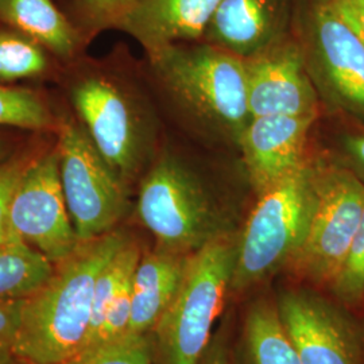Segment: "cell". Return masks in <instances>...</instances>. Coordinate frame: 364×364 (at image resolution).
<instances>
[{"label": "cell", "mask_w": 364, "mask_h": 364, "mask_svg": "<svg viewBox=\"0 0 364 364\" xmlns=\"http://www.w3.org/2000/svg\"><path fill=\"white\" fill-rule=\"evenodd\" d=\"M131 239L112 230L80 242L50 281L27 299L14 353L31 364H60L82 351L91 329L99 274Z\"/></svg>", "instance_id": "6da1fadb"}, {"label": "cell", "mask_w": 364, "mask_h": 364, "mask_svg": "<svg viewBox=\"0 0 364 364\" xmlns=\"http://www.w3.org/2000/svg\"><path fill=\"white\" fill-rule=\"evenodd\" d=\"M236 257L237 237L231 234L188 255L181 287L153 329L161 364L203 363L212 326L231 289Z\"/></svg>", "instance_id": "7a4b0ae2"}, {"label": "cell", "mask_w": 364, "mask_h": 364, "mask_svg": "<svg viewBox=\"0 0 364 364\" xmlns=\"http://www.w3.org/2000/svg\"><path fill=\"white\" fill-rule=\"evenodd\" d=\"M314 200V168L306 164L260 193L237 237L231 291L243 294L289 267L305 240Z\"/></svg>", "instance_id": "3957f363"}, {"label": "cell", "mask_w": 364, "mask_h": 364, "mask_svg": "<svg viewBox=\"0 0 364 364\" xmlns=\"http://www.w3.org/2000/svg\"><path fill=\"white\" fill-rule=\"evenodd\" d=\"M156 77L186 109L239 139L250 120L246 63L213 45L180 43L149 53Z\"/></svg>", "instance_id": "277c9868"}, {"label": "cell", "mask_w": 364, "mask_h": 364, "mask_svg": "<svg viewBox=\"0 0 364 364\" xmlns=\"http://www.w3.org/2000/svg\"><path fill=\"white\" fill-rule=\"evenodd\" d=\"M136 215L156 248L189 255L230 234L220 209L195 173L174 156H162L141 182Z\"/></svg>", "instance_id": "5b68a950"}, {"label": "cell", "mask_w": 364, "mask_h": 364, "mask_svg": "<svg viewBox=\"0 0 364 364\" xmlns=\"http://www.w3.org/2000/svg\"><path fill=\"white\" fill-rule=\"evenodd\" d=\"M60 180L78 242L115 230L130 205L127 182L97 151L91 138L72 119L58 124Z\"/></svg>", "instance_id": "8992f818"}, {"label": "cell", "mask_w": 364, "mask_h": 364, "mask_svg": "<svg viewBox=\"0 0 364 364\" xmlns=\"http://www.w3.org/2000/svg\"><path fill=\"white\" fill-rule=\"evenodd\" d=\"M312 219L289 264L299 278L317 287L333 282L347 259L364 213V183L343 168H314Z\"/></svg>", "instance_id": "52a82bcc"}, {"label": "cell", "mask_w": 364, "mask_h": 364, "mask_svg": "<svg viewBox=\"0 0 364 364\" xmlns=\"http://www.w3.org/2000/svg\"><path fill=\"white\" fill-rule=\"evenodd\" d=\"M7 237L30 245L54 264L77 247L60 180L57 149L27 162L9 203Z\"/></svg>", "instance_id": "ba28073f"}, {"label": "cell", "mask_w": 364, "mask_h": 364, "mask_svg": "<svg viewBox=\"0 0 364 364\" xmlns=\"http://www.w3.org/2000/svg\"><path fill=\"white\" fill-rule=\"evenodd\" d=\"M277 311L302 364H364V338L338 305L308 287L278 293Z\"/></svg>", "instance_id": "9c48e42d"}, {"label": "cell", "mask_w": 364, "mask_h": 364, "mask_svg": "<svg viewBox=\"0 0 364 364\" xmlns=\"http://www.w3.org/2000/svg\"><path fill=\"white\" fill-rule=\"evenodd\" d=\"M70 100L97 151L127 182L141 168L144 156L142 120L129 96L102 76L80 78Z\"/></svg>", "instance_id": "30bf717a"}, {"label": "cell", "mask_w": 364, "mask_h": 364, "mask_svg": "<svg viewBox=\"0 0 364 364\" xmlns=\"http://www.w3.org/2000/svg\"><path fill=\"white\" fill-rule=\"evenodd\" d=\"M306 37L304 54L313 81L332 105L364 119V45L331 0L313 7Z\"/></svg>", "instance_id": "8fae6325"}, {"label": "cell", "mask_w": 364, "mask_h": 364, "mask_svg": "<svg viewBox=\"0 0 364 364\" xmlns=\"http://www.w3.org/2000/svg\"><path fill=\"white\" fill-rule=\"evenodd\" d=\"M245 63L250 117H316L317 92L297 43L281 41Z\"/></svg>", "instance_id": "7c38bea8"}, {"label": "cell", "mask_w": 364, "mask_h": 364, "mask_svg": "<svg viewBox=\"0 0 364 364\" xmlns=\"http://www.w3.org/2000/svg\"><path fill=\"white\" fill-rule=\"evenodd\" d=\"M314 117H250L237 142L243 151L250 182L258 195L305 165L304 150Z\"/></svg>", "instance_id": "4fadbf2b"}, {"label": "cell", "mask_w": 364, "mask_h": 364, "mask_svg": "<svg viewBox=\"0 0 364 364\" xmlns=\"http://www.w3.org/2000/svg\"><path fill=\"white\" fill-rule=\"evenodd\" d=\"M287 18L285 0H221L204 37L247 60L284 41Z\"/></svg>", "instance_id": "5bb4252c"}, {"label": "cell", "mask_w": 364, "mask_h": 364, "mask_svg": "<svg viewBox=\"0 0 364 364\" xmlns=\"http://www.w3.org/2000/svg\"><path fill=\"white\" fill-rule=\"evenodd\" d=\"M221 0H142L117 28L153 53L205 36Z\"/></svg>", "instance_id": "9a60e30c"}, {"label": "cell", "mask_w": 364, "mask_h": 364, "mask_svg": "<svg viewBox=\"0 0 364 364\" xmlns=\"http://www.w3.org/2000/svg\"><path fill=\"white\" fill-rule=\"evenodd\" d=\"M188 255L156 248L142 255L132 277L129 333L146 335L156 328L181 287Z\"/></svg>", "instance_id": "2e32d148"}, {"label": "cell", "mask_w": 364, "mask_h": 364, "mask_svg": "<svg viewBox=\"0 0 364 364\" xmlns=\"http://www.w3.org/2000/svg\"><path fill=\"white\" fill-rule=\"evenodd\" d=\"M0 25L25 34L61 58L73 57L82 38L53 0H0Z\"/></svg>", "instance_id": "e0dca14e"}, {"label": "cell", "mask_w": 364, "mask_h": 364, "mask_svg": "<svg viewBox=\"0 0 364 364\" xmlns=\"http://www.w3.org/2000/svg\"><path fill=\"white\" fill-rule=\"evenodd\" d=\"M240 364H302L281 324L275 299H258L248 306L240 338Z\"/></svg>", "instance_id": "ac0fdd59"}, {"label": "cell", "mask_w": 364, "mask_h": 364, "mask_svg": "<svg viewBox=\"0 0 364 364\" xmlns=\"http://www.w3.org/2000/svg\"><path fill=\"white\" fill-rule=\"evenodd\" d=\"M55 264L38 250L14 237L0 242V301H21L37 294Z\"/></svg>", "instance_id": "d6986e66"}, {"label": "cell", "mask_w": 364, "mask_h": 364, "mask_svg": "<svg viewBox=\"0 0 364 364\" xmlns=\"http://www.w3.org/2000/svg\"><path fill=\"white\" fill-rule=\"evenodd\" d=\"M48 54L36 41L0 25V84L38 77L48 69Z\"/></svg>", "instance_id": "ffe728a7"}, {"label": "cell", "mask_w": 364, "mask_h": 364, "mask_svg": "<svg viewBox=\"0 0 364 364\" xmlns=\"http://www.w3.org/2000/svg\"><path fill=\"white\" fill-rule=\"evenodd\" d=\"M141 258V247L135 242L130 240L117 251V255L105 264L102 273L99 274L95 287L91 329L87 344L99 331L111 302L117 297L123 287L132 279Z\"/></svg>", "instance_id": "44dd1931"}, {"label": "cell", "mask_w": 364, "mask_h": 364, "mask_svg": "<svg viewBox=\"0 0 364 364\" xmlns=\"http://www.w3.org/2000/svg\"><path fill=\"white\" fill-rule=\"evenodd\" d=\"M53 124L52 112L37 93L0 84V127L41 131Z\"/></svg>", "instance_id": "7402d4cb"}, {"label": "cell", "mask_w": 364, "mask_h": 364, "mask_svg": "<svg viewBox=\"0 0 364 364\" xmlns=\"http://www.w3.org/2000/svg\"><path fill=\"white\" fill-rule=\"evenodd\" d=\"M60 364H153V348L146 335L124 338L78 352Z\"/></svg>", "instance_id": "603a6c76"}, {"label": "cell", "mask_w": 364, "mask_h": 364, "mask_svg": "<svg viewBox=\"0 0 364 364\" xmlns=\"http://www.w3.org/2000/svg\"><path fill=\"white\" fill-rule=\"evenodd\" d=\"M142 0H72L70 19L81 36H95L105 28L117 27L120 21Z\"/></svg>", "instance_id": "cb8c5ba5"}, {"label": "cell", "mask_w": 364, "mask_h": 364, "mask_svg": "<svg viewBox=\"0 0 364 364\" xmlns=\"http://www.w3.org/2000/svg\"><path fill=\"white\" fill-rule=\"evenodd\" d=\"M329 289L344 306H358L364 301V213L347 259Z\"/></svg>", "instance_id": "d4e9b609"}, {"label": "cell", "mask_w": 364, "mask_h": 364, "mask_svg": "<svg viewBox=\"0 0 364 364\" xmlns=\"http://www.w3.org/2000/svg\"><path fill=\"white\" fill-rule=\"evenodd\" d=\"M131 299H132V279L119 291L117 297L108 306L103 323L84 350L96 346L107 344L124 338L129 333L131 321Z\"/></svg>", "instance_id": "484cf974"}, {"label": "cell", "mask_w": 364, "mask_h": 364, "mask_svg": "<svg viewBox=\"0 0 364 364\" xmlns=\"http://www.w3.org/2000/svg\"><path fill=\"white\" fill-rule=\"evenodd\" d=\"M27 159H7L0 164V242L7 237V208L14 188L27 165Z\"/></svg>", "instance_id": "4316f807"}, {"label": "cell", "mask_w": 364, "mask_h": 364, "mask_svg": "<svg viewBox=\"0 0 364 364\" xmlns=\"http://www.w3.org/2000/svg\"><path fill=\"white\" fill-rule=\"evenodd\" d=\"M25 301H0V356L14 352Z\"/></svg>", "instance_id": "83f0119b"}, {"label": "cell", "mask_w": 364, "mask_h": 364, "mask_svg": "<svg viewBox=\"0 0 364 364\" xmlns=\"http://www.w3.org/2000/svg\"><path fill=\"white\" fill-rule=\"evenodd\" d=\"M331 3L364 45V0H331Z\"/></svg>", "instance_id": "f1b7e54d"}, {"label": "cell", "mask_w": 364, "mask_h": 364, "mask_svg": "<svg viewBox=\"0 0 364 364\" xmlns=\"http://www.w3.org/2000/svg\"><path fill=\"white\" fill-rule=\"evenodd\" d=\"M201 364H231L227 333L224 331H221L219 336L212 338Z\"/></svg>", "instance_id": "f546056e"}, {"label": "cell", "mask_w": 364, "mask_h": 364, "mask_svg": "<svg viewBox=\"0 0 364 364\" xmlns=\"http://www.w3.org/2000/svg\"><path fill=\"white\" fill-rule=\"evenodd\" d=\"M346 147L352 158L364 168V135L363 136H351L347 139Z\"/></svg>", "instance_id": "4dcf8cb0"}, {"label": "cell", "mask_w": 364, "mask_h": 364, "mask_svg": "<svg viewBox=\"0 0 364 364\" xmlns=\"http://www.w3.org/2000/svg\"><path fill=\"white\" fill-rule=\"evenodd\" d=\"M0 364H31L28 363L25 359L16 356L14 352L7 353V355H1L0 356Z\"/></svg>", "instance_id": "1f68e13d"}, {"label": "cell", "mask_w": 364, "mask_h": 364, "mask_svg": "<svg viewBox=\"0 0 364 364\" xmlns=\"http://www.w3.org/2000/svg\"><path fill=\"white\" fill-rule=\"evenodd\" d=\"M9 154H10V146L4 139L0 138V164L9 159Z\"/></svg>", "instance_id": "d6a6232c"}]
</instances>
